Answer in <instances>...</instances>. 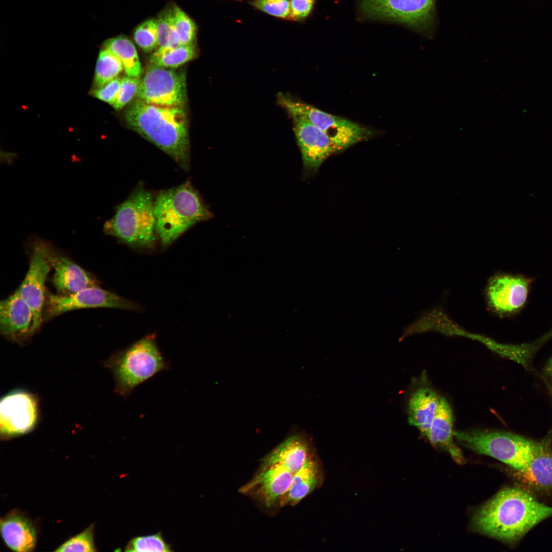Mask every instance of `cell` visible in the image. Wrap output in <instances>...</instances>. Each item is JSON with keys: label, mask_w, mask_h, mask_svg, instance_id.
I'll use <instances>...</instances> for the list:
<instances>
[{"label": "cell", "mask_w": 552, "mask_h": 552, "mask_svg": "<svg viewBox=\"0 0 552 552\" xmlns=\"http://www.w3.org/2000/svg\"><path fill=\"white\" fill-rule=\"evenodd\" d=\"M278 100L291 117L307 120L324 132L340 152L373 135L372 130L365 127L296 100L288 95L279 94Z\"/></svg>", "instance_id": "cell-7"}, {"label": "cell", "mask_w": 552, "mask_h": 552, "mask_svg": "<svg viewBox=\"0 0 552 552\" xmlns=\"http://www.w3.org/2000/svg\"><path fill=\"white\" fill-rule=\"evenodd\" d=\"M50 261L54 270L53 283L59 294L69 295L98 286V282L90 273L53 248Z\"/></svg>", "instance_id": "cell-17"}, {"label": "cell", "mask_w": 552, "mask_h": 552, "mask_svg": "<svg viewBox=\"0 0 552 552\" xmlns=\"http://www.w3.org/2000/svg\"><path fill=\"white\" fill-rule=\"evenodd\" d=\"M551 516V507L539 502L522 488L511 487L499 491L479 509L472 524L480 533L511 543Z\"/></svg>", "instance_id": "cell-1"}, {"label": "cell", "mask_w": 552, "mask_h": 552, "mask_svg": "<svg viewBox=\"0 0 552 552\" xmlns=\"http://www.w3.org/2000/svg\"><path fill=\"white\" fill-rule=\"evenodd\" d=\"M137 96L149 104L183 107L187 98L185 76L151 64L141 79Z\"/></svg>", "instance_id": "cell-11"}, {"label": "cell", "mask_w": 552, "mask_h": 552, "mask_svg": "<svg viewBox=\"0 0 552 552\" xmlns=\"http://www.w3.org/2000/svg\"><path fill=\"white\" fill-rule=\"evenodd\" d=\"M123 70L121 60L114 54L105 49L101 50L95 68L94 79L95 87H100L117 78Z\"/></svg>", "instance_id": "cell-26"}, {"label": "cell", "mask_w": 552, "mask_h": 552, "mask_svg": "<svg viewBox=\"0 0 552 552\" xmlns=\"http://www.w3.org/2000/svg\"><path fill=\"white\" fill-rule=\"evenodd\" d=\"M90 308L139 310L140 307L98 286L88 287L69 295L54 294L46 291L43 320H49L72 310Z\"/></svg>", "instance_id": "cell-9"}, {"label": "cell", "mask_w": 552, "mask_h": 552, "mask_svg": "<svg viewBox=\"0 0 552 552\" xmlns=\"http://www.w3.org/2000/svg\"><path fill=\"white\" fill-rule=\"evenodd\" d=\"M136 43L145 52H151L158 45L156 21L147 20L137 27L134 32Z\"/></svg>", "instance_id": "cell-30"}, {"label": "cell", "mask_w": 552, "mask_h": 552, "mask_svg": "<svg viewBox=\"0 0 552 552\" xmlns=\"http://www.w3.org/2000/svg\"><path fill=\"white\" fill-rule=\"evenodd\" d=\"M440 398L432 388L425 386L417 389L409 398L408 422L425 436L436 413Z\"/></svg>", "instance_id": "cell-22"}, {"label": "cell", "mask_w": 552, "mask_h": 552, "mask_svg": "<svg viewBox=\"0 0 552 552\" xmlns=\"http://www.w3.org/2000/svg\"><path fill=\"white\" fill-rule=\"evenodd\" d=\"M52 248L44 241H34L31 246L28 270L17 289L32 310V335L40 328L43 320L46 293L45 283L52 268L50 255Z\"/></svg>", "instance_id": "cell-8"}, {"label": "cell", "mask_w": 552, "mask_h": 552, "mask_svg": "<svg viewBox=\"0 0 552 552\" xmlns=\"http://www.w3.org/2000/svg\"><path fill=\"white\" fill-rule=\"evenodd\" d=\"M127 124L169 155L183 170L190 166L188 121L183 107L165 106L137 100L125 113Z\"/></svg>", "instance_id": "cell-2"}, {"label": "cell", "mask_w": 552, "mask_h": 552, "mask_svg": "<svg viewBox=\"0 0 552 552\" xmlns=\"http://www.w3.org/2000/svg\"><path fill=\"white\" fill-rule=\"evenodd\" d=\"M121 79L117 77L103 86L93 90L91 94L94 97L112 105L116 99Z\"/></svg>", "instance_id": "cell-34"}, {"label": "cell", "mask_w": 552, "mask_h": 552, "mask_svg": "<svg viewBox=\"0 0 552 552\" xmlns=\"http://www.w3.org/2000/svg\"><path fill=\"white\" fill-rule=\"evenodd\" d=\"M316 0H290V18L294 20H303L312 12Z\"/></svg>", "instance_id": "cell-35"}, {"label": "cell", "mask_w": 552, "mask_h": 552, "mask_svg": "<svg viewBox=\"0 0 552 552\" xmlns=\"http://www.w3.org/2000/svg\"><path fill=\"white\" fill-rule=\"evenodd\" d=\"M520 484L538 492L552 490V448L548 440L537 442L528 464L522 471H515Z\"/></svg>", "instance_id": "cell-18"}, {"label": "cell", "mask_w": 552, "mask_h": 552, "mask_svg": "<svg viewBox=\"0 0 552 552\" xmlns=\"http://www.w3.org/2000/svg\"><path fill=\"white\" fill-rule=\"evenodd\" d=\"M321 475L318 463L311 457L293 474L290 487L280 500L282 505L294 506L319 487Z\"/></svg>", "instance_id": "cell-23"}, {"label": "cell", "mask_w": 552, "mask_h": 552, "mask_svg": "<svg viewBox=\"0 0 552 552\" xmlns=\"http://www.w3.org/2000/svg\"><path fill=\"white\" fill-rule=\"evenodd\" d=\"M154 200L150 192L139 186L106 221L104 232L131 248L153 249L158 239Z\"/></svg>", "instance_id": "cell-4"}, {"label": "cell", "mask_w": 552, "mask_h": 552, "mask_svg": "<svg viewBox=\"0 0 552 552\" xmlns=\"http://www.w3.org/2000/svg\"><path fill=\"white\" fill-rule=\"evenodd\" d=\"M104 47L120 59L128 76L140 77L141 64L135 47L129 39L124 36L113 37L104 42Z\"/></svg>", "instance_id": "cell-24"}, {"label": "cell", "mask_w": 552, "mask_h": 552, "mask_svg": "<svg viewBox=\"0 0 552 552\" xmlns=\"http://www.w3.org/2000/svg\"><path fill=\"white\" fill-rule=\"evenodd\" d=\"M293 473L279 465L261 468L251 480L239 490L252 496L267 507L274 505L288 491Z\"/></svg>", "instance_id": "cell-15"}, {"label": "cell", "mask_w": 552, "mask_h": 552, "mask_svg": "<svg viewBox=\"0 0 552 552\" xmlns=\"http://www.w3.org/2000/svg\"><path fill=\"white\" fill-rule=\"evenodd\" d=\"M38 415V403L33 395L21 390L9 393L0 404L2 436L8 438L29 432L36 425Z\"/></svg>", "instance_id": "cell-12"}, {"label": "cell", "mask_w": 552, "mask_h": 552, "mask_svg": "<svg viewBox=\"0 0 552 552\" xmlns=\"http://www.w3.org/2000/svg\"><path fill=\"white\" fill-rule=\"evenodd\" d=\"M141 79L140 77H124L112 106L119 110L129 103L137 93Z\"/></svg>", "instance_id": "cell-32"}, {"label": "cell", "mask_w": 552, "mask_h": 552, "mask_svg": "<svg viewBox=\"0 0 552 552\" xmlns=\"http://www.w3.org/2000/svg\"><path fill=\"white\" fill-rule=\"evenodd\" d=\"M0 525L4 541L12 550L26 552L34 548L36 532L32 524L25 516L11 513L1 519Z\"/></svg>", "instance_id": "cell-21"}, {"label": "cell", "mask_w": 552, "mask_h": 552, "mask_svg": "<svg viewBox=\"0 0 552 552\" xmlns=\"http://www.w3.org/2000/svg\"><path fill=\"white\" fill-rule=\"evenodd\" d=\"M292 118L304 171L307 174H314L327 158L340 151L324 132L307 120L300 117Z\"/></svg>", "instance_id": "cell-13"}, {"label": "cell", "mask_w": 552, "mask_h": 552, "mask_svg": "<svg viewBox=\"0 0 552 552\" xmlns=\"http://www.w3.org/2000/svg\"><path fill=\"white\" fill-rule=\"evenodd\" d=\"M156 21L159 48L179 45L174 30L172 8L162 12Z\"/></svg>", "instance_id": "cell-29"}, {"label": "cell", "mask_w": 552, "mask_h": 552, "mask_svg": "<svg viewBox=\"0 0 552 552\" xmlns=\"http://www.w3.org/2000/svg\"><path fill=\"white\" fill-rule=\"evenodd\" d=\"M545 372L547 375L552 376V357L546 363L545 366Z\"/></svg>", "instance_id": "cell-36"}, {"label": "cell", "mask_w": 552, "mask_h": 552, "mask_svg": "<svg viewBox=\"0 0 552 552\" xmlns=\"http://www.w3.org/2000/svg\"><path fill=\"white\" fill-rule=\"evenodd\" d=\"M309 442L302 435L288 437L262 459V468L279 465L294 473L310 458Z\"/></svg>", "instance_id": "cell-19"}, {"label": "cell", "mask_w": 552, "mask_h": 552, "mask_svg": "<svg viewBox=\"0 0 552 552\" xmlns=\"http://www.w3.org/2000/svg\"><path fill=\"white\" fill-rule=\"evenodd\" d=\"M125 551H171L170 544L164 540L162 533L131 539L125 547Z\"/></svg>", "instance_id": "cell-28"}, {"label": "cell", "mask_w": 552, "mask_h": 552, "mask_svg": "<svg viewBox=\"0 0 552 552\" xmlns=\"http://www.w3.org/2000/svg\"><path fill=\"white\" fill-rule=\"evenodd\" d=\"M454 431L452 409L447 400L441 397L436 413L425 436L433 446L447 451L456 462L462 464L464 457L453 442Z\"/></svg>", "instance_id": "cell-20"}, {"label": "cell", "mask_w": 552, "mask_h": 552, "mask_svg": "<svg viewBox=\"0 0 552 552\" xmlns=\"http://www.w3.org/2000/svg\"><path fill=\"white\" fill-rule=\"evenodd\" d=\"M57 551H95L94 526L91 524L81 533L67 540Z\"/></svg>", "instance_id": "cell-31"}, {"label": "cell", "mask_w": 552, "mask_h": 552, "mask_svg": "<svg viewBox=\"0 0 552 552\" xmlns=\"http://www.w3.org/2000/svg\"><path fill=\"white\" fill-rule=\"evenodd\" d=\"M33 314L16 290L0 303V330L7 339L23 343L32 336Z\"/></svg>", "instance_id": "cell-16"}, {"label": "cell", "mask_w": 552, "mask_h": 552, "mask_svg": "<svg viewBox=\"0 0 552 552\" xmlns=\"http://www.w3.org/2000/svg\"><path fill=\"white\" fill-rule=\"evenodd\" d=\"M531 281L520 275L494 276L489 282L487 290L491 307L501 314L518 311L526 302Z\"/></svg>", "instance_id": "cell-14"}, {"label": "cell", "mask_w": 552, "mask_h": 552, "mask_svg": "<svg viewBox=\"0 0 552 552\" xmlns=\"http://www.w3.org/2000/svg\"><path fill=\"white\" fill-rule=\"evenodd\" d=\"M251 4L257 9L270 15L282 18H290L289 0H257L251 3Z\"/></svg>", "instance_id": "cell-33"}, {"label": "cell", "mask_w": 552, "mask_h": 552, "mask_svg": "<svg viewBox=\"0 0 552 552\" xmlns=\"http://www.w3.org/2000/svg\"><path fill=\"white\" fill-rule=\"evenodd\" d=\"M196 54L195 45L159 47L151 55L150 62L166 68H176L193 59Z\"/></svg>", "instance_id": "cell-25"}, {"label": "cell", "mask_w": 552, "mask_h": 552, "mask_svg": "<svg viewBox=\"0 0 552 552\" xmlns=\"http://www.w3.org/2000/svg\"><path fill=\"white\" fill-rule=\"evenodd\" d=\"M105 364L113 374L116 392L125 398L142 383L169 369L154 335L146 336L116 353Z\"/></svg>", "instance_id": "cell-5"}, {"label": "cell", "mask_w": 552, "mask_h": 552, "mask_svg": "<svg viewBox=\"0 0 552 552\" xmlns=\"http://www.w3.org/2000/svg\"><path fill=\"white\" fill-rule=\"evenodd\" d=\"M265 1H277V0H265Z\"/></svg>", "instance_id": "cell-37"}, {"label": "cell", "mask_w": 552, "mask_h": 552, "mask_svg": "<svg viewBox=\"0 0 552 552\" xmlns=\"http://www.w3.org/2000/svg\"><path fill=\"white\" fill-rule=\"evenodd\" d=\"M158 239L167 247L190 227L212 217V212L191 182L160 191L154 197Z\"/></svg>", "instance_id": "cell-3"}, {"label": "cell", "mask_w": 552, "mask_h": 552, "mask_svg": "<svg viewBox=\"0 0 552 552\" xmlns=\"http://www.w3.org/2000/svg\"><path fill=\"white\" fill-rule=\"evenodd\" d=\"M175 35L179 45H195L196 27L194 22L179 7H172Z\"/></svg>", "instance_id": "cell-27"}, {"label": "cell", "mask_w": 552, "mask_h": 552, "mask_svg": "<svg viewBox=\"0 0 552 552\" xmlns=\"http://www.w3.org/2000/svg\"><path fill=\"white\" fill-rule=\"evenodd\" d=\"M435 0H361L365 18L403 24L421 29L432 21Z\"/></svg>", "instance_id": "cell-10"}, {"label": "cell", "mask_w": 552, "mask_h": 552, "mask_svg": "<svg viewBox=\"0 0 552 552\" xmlns=\"http://www.w3.org/2000/svg\"><path fill=\"white\" fill-rule=\"evenodd\" d=\"M454 437L463 446L497 459L516 471L525 469L537 444L521 435L501 431H454Z\"/></svg>", "instance_id": "cell-6"}]
</instances>
